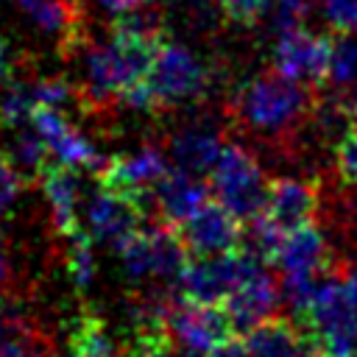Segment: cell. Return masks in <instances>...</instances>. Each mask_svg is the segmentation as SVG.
Masks as SVG:
<instances>
[{
  "label": "cell",
  "instance_id": "e0dca14e",
  "mask_svg": "<svg viewBox=\"0 0 357 357\" xmlns=\"http://www.w3.org/2000/svg\"><path fill=\"white\" fill-rule=\"evenodd\" d=\"M70 357H126V340L112 335L109 321L95 310H81L67 324Z\"/></svg>",
  "mask_w": 357,
  "mask_h": 357
},
{
  "label": "cell",
  "instance_id": "836d02e7",
  "mask_svg": "<svg viewBox=\"0 0 357 357\" xmlns=\"http://www.w3.org/2000/svg\"><path fill=\"white\" fill-rule=\"evenodd\" d=\"M178 357H206V351H190V349H184V354H178Z\"/></svg>",
  "mask_w": 357,
  "mask_h": 357
},
{
  "label": "cell",
  "instance_id": "d4e9b609",
  "mask_svg": "<svg viewBox=\"0 0 357 357\" xmlns=\"http://www.w3.org/2000/svg\"><path fill=\"white\" fill-rule=\"evenodd\" d=\"M335 170L343 184L357 187V123L335 142Z\"/></svg>",
  "mask_w": 357,
  "mask_h": 357
},
{
  "label": "cell",
  "instance_id": "ac0fdd59",
  "mask_svg": "<svg viewBox=\"0 0 357 357\" xmlns=\"http://www.w3.org/2000/svg\"><path fill=\"white\" fill-rule=\"evenodd\" d=\"M25 17L45 33L59 36L61 47L73 50L84 39V25H81V3L70 0H17Z\"/></svg>",
  "mask_w": 357,
  "mask_h": 357
},
{
  "label": "cell",
  "instance_id": "cb8c5ba5",
  "mask_svg": "<svg viewBox=\"0 0 357 357\" xmlns=\"http://www.w3.org/2000/svg\"><path fill=\"white\" fill-rule=\"evenodd\" d=\"M31 95L36 109L47 106V109H61L67 106L73 98H78V89L67 81V78H39L31 84Z\"/></svg>",
  "mask_w": 357,
  "mask_h": 357
},
{
  "label": "cell",
  "instance_id": "d6986e66",
  "mask_svg": "<svg viewBox=\"0 0 357 357\" xmlns=\"http://www.w3.org/2000/svg\"><path fill=\"white\" fill-rule=\"evenodd\" d=\"M248 357H307L310 335L287 318H271L245 335Z\"/></svg>",
  "mask_w": 357,
  "mask_h": 357
},
{
  "label": "cell",
  "instance_id": "d590c367",
  "mask_svg": "<svg viewBox=\"0 0 357 357\" xmlns=\"http://www.w3.org/2000/svg\"><path fill=\"white\" fill-rule=\"evenodd\" d=\"M139 3H145V6H153V3H156V0H139Z\"/></svg>",
  "mask_w": 357,
  "mask_h": 357
},
{
  "label": "cell",
  "instance_id": "4dcf8cb0",
  "mask_svg": "<svg viewBox=\"0 0 357 357\" xmlns=\"http://www.w3.org/2000/svg\"><path fill=\"white\" fill-rule=\"evenodd\" d=\"M14 73V56L8 50V45L0 39V81H8Z\"/></svg>",
  "mask_w": 357,
  "mask_h": 357
},
{
  "label": "cell",
  "instance_id": "83f0119b",
  "mask_svg": "<svg viewBox=\"0 0 357 357\" xmlns=\"http://www.w3.org/2000/svg\"><path fill=\"white\" fill-rule=\"evenodd\" d=\"M218 6H220L226 20L240 22V25H251L259 17H265L268 0H218Z\"/></svg>",
  "mask_w": 357,
  "mask_h": 357
},
{
  "label": "cell",
  "instance_id": "7c38bea8",
  "mask_svg": "<svg viewBox=\"0 0 357 357\" xmlns=\"http://www.w3.org/2000/svg\"><path fill=\"white\" fill-rule=\"evenodd\" d=\"M31 123L33 128L39 131V137L45 139L50 156L59 162V165H67V167H75V170H92L98 173L100 165L106 162L98 148L75 128L67 123V117L59 112V109H47V106H39L33 114H31Z\"/></svg>",
  "mask_w": 357,
  "mask_h": 357
},
{
  "label": "cell",
  "instance_id": "484cf974",
  "mask_svg": "<svg viewBox=\"0 0 357 357\" xmlns=\"http://www.w3.org/2000/svg\"><path fill=\"white\" fill-rule=\"evenodd\" d=\"M31 340H33V332H31L28 321H25L20 312L0 310V354L8 351L11 346L31 343Z\"/></svg>",
  "mask_w": 357,
  "mask_h": 357
},
{
  "label": "cell",
  "instance_id": "f546056e",
  "mask_svg": "<svg viewBox=\"0 0 357 357\" xmlns=\"http://www.w3.org/2000/svg\"><path fill=\"white\" fill-rule=\"evenodd\" d=\"M206 357H248V349H245V340L229 337L226 343H220L212 351H206Z\"/></svg>",
  "mask_w": 357,
  "mask_h": 357
},
{
  "label": "cell",
  "instance_id": "52a82bcc",
  "mask_svg": "<svg viewBox=\"0 0 357 357\" xmlns=\"http://www.w3.org/2000/svg\"><path fill=\"white\" fill-rule=\"evenodd\" d=\"M167 329L190 351H212L215 346L234 337V324L223 304H198L176 298L167 312Z\"/></svg>",
  "mask_w": 357,
  "mask_h": 357
},
{
  "label": "cell",
  "instance_id": "603a6c76",
  "mask_svg": "<svg viewBox=\"0 0 357 357\" xmlns=\"http://www.w3.org/2000/svg\"><path fill=\"white\" fill-rule=\"evenodd\" d=\"M98 262H95V240L81 229L78 234L67 237V276L78 290H86L95 279Z\"/></svg>",
  "mask_w": 357,
  "mask_h": 357
},
{
  "label": "cell",
  "instance_id": "ffe728a7",
  "mask_svg": "<svg viewBox=\"0 0 357 357\" xmlns=\"http://www.w3.org/2000/svg\"><path fill=\"white\" fill-rule=\"evenodd\" d=\"M3 153L11 159V165L20 170L22 178H39L42 170L50 165V151H47L45 139L39 137V131L33 128V123L17 126L11 142Z\"/></svg>",
  "mask_w": 357,
  "mask_h": 357
},
{
  "label": "cell",
  "instance_id": "30bf717a",
  "mask_svg": "<svg viewBox=\"0 0 357 357\" xmlns=\"http://www.w3.org/2000/svg\"><path fill=\"white\" fill-rule=\"evenodd\" d=\"M178 234L190 257H215V254H231L243 245L245 223L234 212H229L220 201H209L187 223L178 226Z\"/></svg>",
  "mask_w": 357,
  "mask_h": 357
},
{
  "label": "cell",
  "instance_id": "f1b7e54d",
  "mask_svg": "<svg viewBox=\"0 0 357 357\" xmlns=\"http://www.w3.org/2000/svg\"><path fill=\"white\" fill-rule=\"evenodd\" d=\"M20 187H22V176L20 170L11 165V159L0 151V218L8 212V206L17 201L20 195Z\"/></svg>",
  "mask_w": 357,
  "mask_h": 357
},
{
  "label": "cell",
  "instance_id": "5bb4252c",
  "mask_svg": "<svg viewBox=\"0 0 357 357\" xmlns=\"http://www.w3.org/2000/svg\"><path fill=\"white\" fill-rule=\"evenodd\" d=\"M209 192H212V187H209V181H204V176L187 173L173 165L165 173V178L153 187V212H156L159 223L178 229L204 204H209Z\"/></svg>",
  "mask_w": 357,
  "mask_h": 357
},
{
  "label": "cell",
  "instance_id": "9a60e30c",
  "mask_svg": "<svg viewBox=\"0 0 357 357\" xmlns=\"http://www.w3.org/2000/svg\"><path fill=\"white\" fill-rule=\"evenodd\" d=\"M39 187L45 192V201L50 206V218H53V229L67 240L73 234L81 231V181L75 167L50 162L42 176H39Z\"/></svg>",
  "mask_w": 357,
  "mask_h": 357
},
{
  "label": "cell",
  "instance_id": "e575fe53",
  "mask_svg": "<svg viewBox=\"0 0 357 357\" xmlns=\"http://www.w3.org/2000/svg\"><path fill=\"white\" fill-rule=\"evenodd\" d=\"M3 279H6V259H3V254H0V287H3Z\"/></svg>",
  "mask_w": 357,
  "mask_h": 357
},
{
  "label": "cell",
  "instance_id": "ba28073f",
  "mask_svg": "<svg viewBox=\"0 0 357 357\" xmlns=\"http://www.w3.org/2000/svg\"><path fill=\"white\" fill-rule=\"evenodd\" d=\"M84 223L95 243L120 248L145 226V212L131 195L100 187L84 206Z\"/></svg>",
  "mask_w": 357,
  "mask_h": 357
},
{
  "label": "cell",
  "instance_id": "8fae6325",
  "mask_svg": "<svg viewBox=\"0 0 357 357\" xmlns=\"http://www.w3.org/2000/svg\"><path fill=\"white\" fill-rule=\"evenodd\" d=\"M273 265L279 268V279H296V282H318L335 271L329 243L324 231L312 223L284 234Z\"/></svg>",
  "mask_w": 357,
  "mask_h": 357
},
{
  "label": "cell",
  "instance_id": "7402d4cb",
  "mask_svg": "<svg viewBox=\"0 0 357 357\" xmlns=\"http://www.w3.org/2000/svg\"><path fill=\"white\" fill-rule=\"evenodd\" d=\"M326 81L332 84V89H354L357 86V33H340L332 42Z\"/></svg>",
  "mask_w": 357,
  "mask_h": 357
},
{
  "label": "cell",
  "instance_id": "4316f807",
  "mask_svg": "<svg viewBox=\"0 0 357 357\" xmlns=\"http://www.w3.org/2000/svg\"><path fill=\"white\" fill-rule=\"evenodd\" d=\"M321 8L337 33H357V0H321Z\"/></svg>",
  "mask_w": 357,
  "mask_h": 357
},
{
  "label": "cell",
  "instance_id": "2e32d148",
  "mask_svg": "<svg viewBox=\"0 0 357 357\" xmlns=\"http://www.w3.org/2000/svg\"><path fill=\"white\" fill-rule=\"evenodd\" d=\"M223 148H226L223 134L212 126H204V123L184 126L167 139L170 162L187 173H195V176H209L212 167L218 165Z\"/></svg>",
  "mask_w": 357,
  "mask_h": 357
},
{
  "label": "cell",
  "instance_id": "1f68e13d",
  "mask_svg": "<svg viewBox=\"0 0 357 357\" xmlns=\"http://www.w3.org/2000/svg\"><path fill=\"white\" fill-rule=\"evenodd\" d=\"M0 357H45L36 346H33V340L31 343H20V346H11L8 351H3Z\"/></svg>",
  "mask_w": 357,
  "mask_h": 357
},
{
  "label": "cell",
  "instance_id": "277c9868",
  "mask_svg": "<svg viewBox=\"0 0 357 357\" xmlns=\"http://www.w3.org/2000/svg\"><path fill=\"white\" fill-rule=\"evenodd\" d=\"M259 262L262 259L251 257L245 248L215 257H190L176 282V296L198 304H223L234 293V287L248 276V271Z\"/></svg>",
  "mask_w": 357,
  "mask_h": 357
},
{
  "label": "cell",
  "instance_id": "9c48e42d",
  "mask_svg": "<svg viewBox=\"0 0 357 357\" xmlns=\"http://www.w3.org/2000/svg\"><path fill=\"white\" fill-rule=\"evenodd\" d=\"M279 304H282L279 276H273L265 262L254 265L248 271V276L234 287V293L223 301V307L234 324V332L243 337L251 329H257L259 324L276 318Z\"/></svg>",
  "mask_w": 357,
  "mask_h": 357
},
{
  "label": "cell",
  "instance_id": "6da1fadb",
  "mask_svg": "<svg viewBox=\"0 0 357 357\" xmlns=\"http://www.w3.org/2000/svg\"><path fill=\"white\" fill-rule=\"evenodd\" d=\"M315 95L312 86H304L279 70L257 73L231 98V117L271 139H290L293 131H298L312 112Z\"/></svg>",
  "mask_w": 357,
  "mask_h": 357
},
{
  "label": "cell",
  "instance_id": "3957f363",
  "mask_svg": "<svg viewBox=\"0 0 357 357\" xmlns=\"http://www.w3.org/2000/svg\"><path fill=\"white\" fill-rule=\"evenodd\" d=\"M212 70L181 42L165 39L156 50L151 73L145 78L153 112L167 109L184 100H198L212 89Z\"/></svg>",
  "mask_w": 357,
  "mask_h": 357
},
{
  "label": "cell",
  "instance_id": "d6a6232c",
  "mask_svg": "<svg viewBox=\"0 0 357 357\" xmlns=\"http://www.w3.org/2000/svg\"><path fill=\"white\" fill-rule=\"evenodd\" d=\"M98 3H100L106 11H112L114 17H117V14H126V11H131L134 6H139V0H98Z\"/></svg>",
  "mask_w": 357,
  "mask_h": 357
},
{
  "label": "cell",
  "instance_id": "8992f818",
  "mask_svg": "<svg viewBox=\"0 0 357 357\" xmlns=\"http://www.w3.org/2000/svg\"><path fill=\"white\" fill-rule=\"evenodd\" d=\"M273 70L282 75L304 84V86H318L326 81L329 73V59H332V39L312 33L307 28H293L276 33L273 42Z\"/></svg>",
  "mask_w": 357,
  "mask_h": 357
},
{
  "label": "cell",
  "instance_id": "5b68a950",
  "mask_svg": "<svg viewBox=\"0 0 357 357\" xmlns=\"http://www.w3.org/2000/svg\"><path fill=\"white\" fill-rule=\"evenodd\" d=\"M167 153L156 145H142L131 153H120V156H112L100 165V170L95 173L98 184L100 187H109V190H117V192H126L131 195L139 209L148 215H153V187L165 178V173L170 170L167 165Z\"/></svg>",
  "mask_w": 357,
  "mask_h": 357
},
{
  "label": "cell",
  "instance_id": "44dd1931",
  "mask_svg": "<svg viewBox=\"0 0 357 357\" xmlns=\"http://www.w3.org/2000/svg\"><path fill=\"white\" fill-rule=\"evenodd\" d=\"M126 357H178L176 337L167 324L162 326H131L126 337Z\"/></svg>",
  "mask_w": 357,
  "mask_h": 357
},
{
  "label": "cell",
  "instance_id": "4fadbf2b",
  "mask_svg": "<svg viewBox=\"0 0 357 357\" xmlns=\"http://www.w3.org/2000/svg\"><path fill=\"white\" fill-rule=\"evenodd\" d=\"M321 204V190L312 178H296V176H279L271 178L268 204L262 218H268L282 234L301 229L315 220Z\"/></svg>",
  "mask_w": 357,
  "mask_h": 357
},
{
  "label": "cell",
  "instance_id": "8d00e7d4",
  "mask_svg": "<svg viewBox=\"0 0 357 357\" xmlns=\"http://www.w3.org/2000/svg\"><path fill=\"white\" fill-rule=\"evenodd\" d=\"M70 3H78V0H70Z\"/></svg>",
  "mask_w": 357,
  "mask_h": 357
},
{
  "label": "cell",
  "instance_id": "7a4b0ae2",
  "mask_svg": "<svg viewBox=\"0 0 357 357\" xmlns=\"http://www.w3.org/2000/svg\"><path fill=\"white\" fill-rule=\"evenodd\" d=\"M209 187L215 201H220L243 223H251L265 212L271 178H265L259 162L248 148L226 142L218 165L209 173Z\"/></svg>",
  "mask_w": 357,
  "mask_h": 357
}]
</instances>
